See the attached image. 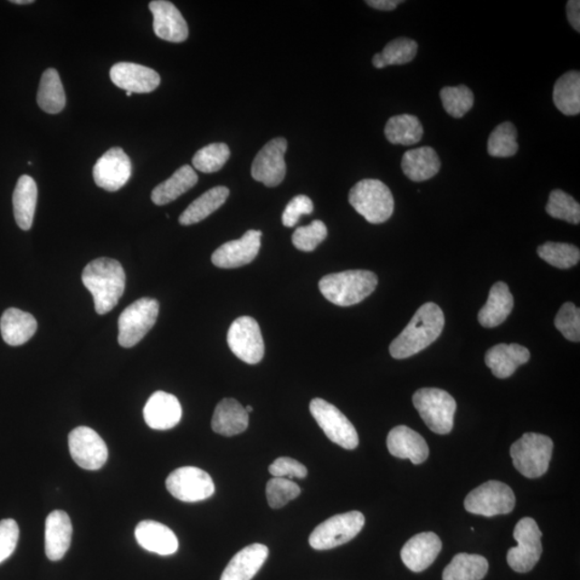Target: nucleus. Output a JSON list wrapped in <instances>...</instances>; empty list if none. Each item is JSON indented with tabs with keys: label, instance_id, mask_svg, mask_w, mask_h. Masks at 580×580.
Segmentation results:
<instances>
[{
	"label": "nucleus",
	"instance_id": "nucleus-14",
	"mask_svg": "<svg viewBox=\"0 0 580 580\" xmlns=\"http://www.w3.org/2000/svg\"><path fill=\"white\" fill-rule=\"evenodd\" d=\"M69 452L79 467L96 471L105 465L109 452L105 441L89 427L73 429L68 436Z\"/></svg>",
	"mask_w": 580,
	"mask_h": 580
},
{
	"label": "nucleus",
	"instance_id": "nucleus-41",
	"mask_svg": "<svg viewBox=\"0 0 580 580\" xmlns=\"http://www.w3.org/2000/svg\"><path fill=\"white\" fill-rule=\"evenodd\" d=\"M539 258L549 265L559 269H570L576 266L580 260V251L575 245L567 243L547 242L538 246Z\"/></svg>",
	"mask_w": 580,
	"mask_h": 580
},
{
	"label": "nucleus",
	"instance_id": "nucleus-13",
	"mask_svg": "<svg viewBox=\"0 0 580 580\" xmlns=\"http://www.w3.org/2000/svg\"><path fill=\"white\" fill-rule=\"evenodd\" d=\"M166 490L183 502H199L214 495L215 485L211 476L196 467L176 469L166 480Z\"/></svg>",
	"mask_w": 580,
	"mask_h": 580
},
{
	"label": "nucleus",
	"instance_id": "nucleus-31",
	"mask_svg": "<svg viewBox=\"0 0 580 580\" xmlns=\"http://www.w3.org/2000/svg\"><path fill=\"white\" fill-rule=\"evenodd\" d=\"M38 199L37 184L30 176H22L17 180L14 193V211L17 223L23 231H30L33 226Z\"/></svg>",
	"mask_w": 580,
	"mask_h": 580
},
{
	"label": "nucleus",
	"instance_id": "nucleus-39",
	"mask_svg": "<svg viewBox=\"0 0 580 580\" xmlns=\"http://www.w3.org/2000/svg\"><path fill=\"white\" fill-rule=\"evenodd\" d=\"M518 151L517 129L512 123L505 122L497 126L488 139V153L492 157H512Z\"/></svg>",
	"mask_w": 580,
	"mask_h": 580
},
{
	"label": "nucleus",
	"instance_id": "nucleus-6",
	"mask_svg": "<svg viewBox=\"0 0 580 580\" xmlns=\"http://www.w3.org/2000/svg\"><path fill=\"white\" fill-rule=\"evenodd\" d=\"M413 404L434 433L448 434L453 428L456 400L439 388H422L413 395Z\"/></svg>",
	"mask_w": 580,
	"mask_h": 580
},
{
	"label": "nucleus",
	"instance_id": "nucleus-43",
	"mask_svg": "<svg viewBox=\"0 0 580 580\" xmlns=\"http://www.w3.org/2000/svg\"><path fill=\"white\" fill-rule=\"evenodd\" d=\"M547 212L548 215L556 218V220L566 221L574 223V225H578L580 223L579 204L561 189H555L550 193Z\"/></svg>",
	"mask_w": 580,
	"mask_h": 580
},
{
	"label": "nucleus",
	"instance_id": "nucleus-54",
	"mask_svg": "<svg viewBox=\"0 0 580 580\" xmlns=\"http://www.w3.org/2000/svg\"><path fill=\"white\" fill-rule=\"evenodd\" d=\"M126 95H128L129 97V96L133 95V93H130V91H126Z\"/></svg>",
	"mask_w": 580,
	"mask_h": 580
},
{
	"label": "nucleus",
	"instance_id": "nucleus-53",
	"mask_svg": "<svg viewBox=\"0 0 580 580\" xmlns=\"http://www.w3.org/2000/svg\"><path fill=\"white\" fill-rule=\"evenodd\" d=\"M246 412L252 413V406L249 405L245 407Z\"/></svg>",
	"mask_w": 580,
	"mask_h": 580
},
{
	"label": "nucleus",
	"instance_id": "nucleus-37",
	"mask_svg": "<svg viewBox=\"0 0 580 580\" xmlns=\"http://www.w3.org/2000/svg\"><path fill=\"white\" fill-rule=\"evenodd\" d=\"M490 564L480 555L458 554L445 567L443 580H481Z\"/></svg>",
	"mask_w": 580,
	"mask_h": 580
},
{
	"label": "nucleus",
	"instance_id": "nucleus-51",
	"mask_svg": "<svg viewBox=\"0 0 580 580\" xmlns=\"http://www.w3.org/2000/svg\"><path fill=\"white\" fill-rule=\"evenodd\" d=\"M366 3L369 5L370 7L377 10L392 11L404 2H402V0H367Z\"/></svg>",
	"mask_w": 580,
	"mask_h": 580
},
{
	"label": "nucleus",
	"instance_id": "nucleus-26",
	"mask_svg": "<svg viewBox=\"0 0 580 580\" xmlns=\"http://www.w3.org/2000/svg\"><path fill=\"white\" fill-rule=\"evenodd\" d=\"M269 549L263 544H252L240 550L229 562L221 580H251L265 565Z\"/></svg>",
	"mask_w": 580,
	"mask_h": 580
},
{
	"label": "nucleus",
	"instance_id": "nucleus-46",
	"mask_svg": "<svg viewBox=\"0 0 580 580\" xmlns=\"http://www.w3.org/2000/svg\"><path fill=\"white\" fill-rule=\"evenodd\" d=\"M555 326L568 341L578 343L580 340L579 308L572 302L565 303L556 316Z\"/></svg>",
	"mask_w": 580,
	"mask_h": 580
},
{
	"label": "nucleus",
	"instance_id": "nucleus-2",
	"mask_svg": "<svg viewBox=\"0 0 580 580\" xmlns=\"http://www.w3.org/2000/svg\"><path fill=\"white\" fill-rule=\"evenodd\" d=\"M82 282L94 297L96 312L103 315L112 311L123 296L126 274L118 261L103 257L84 268Z\"/></svg>",
	"mask_w": 580,
	"mask_h": 580
},
{
	"label": "nucleus",
	"instance_id": "nucleus-3",
	"mask_svg": "<svg viewBox=\"0 0 580 580\" xmlns=\"http://www.w3.org/2000/svg\"><path fill=\"white\" fill-rule=\"evenodd\" d=\"M378 283L376 274L366 270L326 275L319 280L321 294L336 306L350 307L364 301L376 290Z\"/></svg>",
	"mask_w": 580,
	"mask_h": 580
},
{
	"label": "nucleus",
	"instance_id": "nucleus-1",
	"mask_svg": "<svg viewBox=\"0 0 580 580\" xmlns=\"http://www.w3.org/2000/svg\"><path fill=\"white\" fill-rule=\"evenodd\" d=\"M445 316L435 303L428 302L417 309L404 331L390 344L395 359L410 358L438 340L444 329Z\"/></svg>",
	"mask_w": 580,
	"mask_h": 580
},
{
	"label": "nucleus",
	"instance_id": "nucleus-33",
	"mask_svg": "<svg viewBox=\"0 0 580 580\" xmlns=\"http://www.w3.org/2000/svg\"><path fill=\"white\" fill-rule=\"evenodd\" d=\"M229 189L225 186H216L209 189L208 192L201 195L199 198L193 201L188 208L183 212L179 222L183 226L194 225L221 208L226 203L229 196Z\"/></svg>",
	"mask_w": 580,
	"mask_h": 580
},
{
	"label": "nucleus",
	"instance_id": "nucleus-38",
	"mask_svg": "<svg viewBox=\"0 0 580 580\" xmlns=\"http://www.w3.org/2000/svg\"><path fill=\"white\" fill-rule=\"evenodd\" d=\"M418 44L409 38H397L384 48L382 53L373 57V66L382 69L393 65H404L415 59Z\"/></svg>",
	"mask_w": 580,
	"mask_h": 580
},
{
	"label": "nucleus",
	"instance_id": "nucleus-16",
	"mask_svg": "<svg viewBox=\"0 0 580 580\" xmlns=\"http://www.w3.org/2000/svg\"><path fill=\"white\" fill-rule=\"evenodd\" d=\"M133 166L123 148L112 147L97 160L93 176L96 185L107 192H117L128 182Z\"/></svg>",
	"mask_w": 580,
	"mask_h": 580
},
{
	"label": "nucleus",
	"instance_id": "nucleus-18",
	"mask_svg": "<svg viewBox=\"0 0 580 580\" xmlns=\"http://www.w3.org/2000/svg\"><path fill=\"white\" fill-rule=\"evenodd\" d=\"M153 14L154 33L165 42L180 43L188 38V26L179 9L166 0H154L149 3Z\"/></svg>",
	"mask_w": 580,
	"mask_h": 580
},
{
	"label": "nucleus",
	"instance_id": "nucleus-28",
	"mask_svg": "<svg viewBox=\"0 0 580 580\" xmlns=\"http://www.w3.org/2000/svg\"><path fill=\"white\" fill-rule=\"evenodd\" d=\"M401 166L411 181L423 182L439 174L441 160L433 147H423L407 151L402 158Z\"/></svg>",
	"mask_w": 580,
	"mask_h": 580
},
{
	"label": "nucleus",
	"instance_id": "nucleus-47",
	"mask_svg": "<svg viewBox=\"0 0 580 580\" xmlns=\"http://www.w3.org/2000/svg\"><path fill=\"white\" fill-rule=\"evenodd\" d=\"M19 537L20 529L15 520L0 521V564L14 553Z\"/></svg>",
	"mask_w": 580,
	"mask_h": 580
},
{
	"label": "nucleus",
	"instance_id": "nucleus-45",
	"mask_svg": "<svg viewBox=\"0 0 580 580\" xmlns=\"http://www.w3.org/2000/svg\"><path fill=\"white\" fill-rule=\"evenodd\" d=\"M327 227L321 221H313L309 226L299 227L292 234V244L302 252H312L327 238Z\"/></svg>",
	"mask_w": 580,
	"mask_h": 580
},
{
	"label": "nucleus",
	"instance_id": "nucleus-20",
	"mask_svg": "<svg viewBox=\"0 0 580 580\" xmlns=\"http://www.w3.org/2000/svg\"><path fill=\"white\" fill-rule=\"evenodd\" d=\"M442 549V542L433 532L419 533L401 550V559L411 571L419 573L433 564Z\"/></svg>",
	"mask_w": 580,
	"mask_h": 580
},
{
	"label": "nucleus",
	"instance_id": "nucleus-22",
	"mask_svg": "<svg viewBox=\"0 0 580 580\" xmlns=\"http://www.w3.org/2000/svg\"><path fill=\"white\" fill-rule=\"evenodd\" d=\"M387 447L394 457L410 459L414 464H422L429 456L427 442L421 434L406 426L392 429L388 434Z\"/></svg>",
	"mask_w": 580,
	"mask_h": 580
},
{
	"label": "nucleus",
	"instance_id": "nucleus-44",
	"mask_svg": "<svg viewBox=\"0 0 580 580\" xmlns=\"http://www.w3.org/2000/svg\"><path fill=\"white\" fill-rule=\"evenodd\" d=\"M301 490L289 479L272 478L268 481L266 495L270 508L278 509L300 496Z\"/></svg>",
	"mask_w": 580,
	"mask_h": 580
},
{
	"label": "nucleus",
	"instance_id": "nucleus-12",
	"mask_svg": "<svg viewBox=\"0 0 580 580\" xmlns=\"http://www.w3.org/2000/svg\"><path fill=\"white\" fill-rule=\"evenodd\" d=\"M227 342L232 352L246 364L261 363L265 355L261 327L250 316H242L233 321L228 330Z\"/></svg>",
	"mask_w": 580,
	"mask_h": 580
},
{
	"label": "nucleus",
	"instance_id": "nucleus-8",
	"mask_svg": "<svg viewBox=\"0 0 580 580\" xmlns=\"http://www.w3.org/2000/svg\"><path fill=\"white\" fill-rule=\"evenodd\" d=\"M365 522V516L356 510L333 516L315 528L309 536V545L316 550L341 547L358 536Z\"/></svg>",
	"mask_w": 580,
	"mask_h": 580
},
{
	"label": "nucleus",
	"instance_id": "nucleus-27",
	"mask_svg": "<svg viewBox=\"0 0 580 580\" xmlns=\"http://www.w3.org/2000/svg\"><path fill=\"white\" fill-rule=\"evenodd\" d=\"M211 426L215 433L238 435L249 427V413L237 400L223 399L216 406Z\"/></svg>",
	"mask_w": 580,
	"mask_h": 580
},
{
	"label": "nucleus",
	"instance_id": "nucleus-10",
	"mask_svg": "<svg viewBox=\"0 0 580 580\" xmlns=\"http://www.w3.org/2000/svg\"><path fill=\"white\" fill-rule=\"evenodd\" d=\"M515 504L513 490L498 480L485 482L471 491L464 499V508L469 513L485 517L509 514Z\"/></svg>",
	"mask_w": 580,
	"mask_h": 580
},
{
	"label": "nucleus",
	"instance_id": "nucleus-30",
	"mask_svg": "<svg viewBox=\"0 0 580 580\" xmlns=\"http://www.w3.org/2000/svg\"><path fill=\"white\" fill-rule=\"evenodd\" d=\"M4 341L11 347H19L30 341L37 331V320L30 313L11 308L0 319Z\"/></svg>",
	"mask_w": 580,
	"mask_h": 580
},
{
	"label": "nucleus",
	"instance_id": "nucleus-11",
	"mask_svg": "<svg viewBox=\"0 0 580 580\" xmlns=\"http://www.w3.org/2000/svg\"><path fill=\"white\" fill-rule=\"evenodd\" d=\"M309 412L327 438L333 443L349 451L358 446L357 432L338 407L323 399L316 398L309 404Z\"/></svg>",
	"mask_w": 580,
	"mask_h": 580
},
{
	"label": "nucleus",
	"instance_id": "nucleus-49",
	"mask_svg": "<svg viewBox=\"0 0 580 580\" xmlns=\"http://www.w3.org/2000/svg\"><path fill=\"white\" fill-rule=\"evenodd\" d=\"M313 210L314 204L312 200L306 196V195H299V196L292 198L289 204L286 205L282 216L283 225L290 228L296 226L301 215L311 214Z\"/></svg>",
	"mask_w": 580,
	"mask_h": 580
},
{
	"label": "nucleus",
	"instance_id": "nucleus-21",
	"mask_svg": "<svg viewBox=\"0 0 580 580\" xmlns=\"http://www.w3.org/2000/svg\"><path fill=\"white\" fill-rule=\"evenodd\" d=\"M143 416L149 428L169 430L181 422L182 406L174 395L157 392L147 400Z\"/></svg>",
	"mask_w": 580,
	"mask_h": 580
},
{
	"label": "nucleus",
	"instance_id": "nucleus-9",
	"mask_svg": "<svg viewBox=\"0 0 580 580\" xmlns=\"http://www.w3.org/2000/svg\"><path fill=\"white\" fill-rule=\"evenodd\" d=\"M542 537L537 521L530 517L516 525L514 538L518 545L508 553V564L515 572L528 573L537 566L543 554Z\"/></svg>",
	"mask_w": 580,
	"mask_h": 580
},
{
	"label": "nucleus",
	"instance_id": "nucleus-25",
	"mask_svg": "<svg viewBox=\"0 0 580 580\" xmlns=\"http://www.w3.org/2000/svg\"><path fill=\"white\" fill-rule=\"evenodd\" d=\"M72 538V525L62 510H54L45 520V555L51 561L64 558Z\"/></svg>",
	"mask_w": 580,
	"mask_h": 580
},
{
	"label": "nucleus",
	"instance_id": "nucleus-48",
	"mask_svg": "<svg viewBox=\"0 0 580 580\" xmlns=\"http://www.w3.org/2000/svg\"><path fill=\"white\" fill-rule=\"evenodd\" d=\"M269 473L272 475V478L306 479L308 469L295 459L280 457L270 465Z\"/></svg>",
	"mask_w": 580,
	"mask_h": 580
},
{
	"label": "nucleus",
	"instance_id": "nucleus-15",
	"mask_svg": "<svg viewBox=\"0 0 580 580\" xmlns=\"http://www.w3.org/2000/svg\"><path fill=\"white\" fill-rule=\"evenodd\" d=\"M286 149L287 141L284 138H277V139L268 142L256 155L254 162H252V179L265 184L268 187L280 185L286 176L284 159Z\"/></svg>",
	"mask_w": 580,
	"mask_h": 580
},
{
	"label": "nucleus",
	"instance_id": "nucleus-42",
	"mask_svg": "<svg viewBox=\"0 0 580 580\" xmlns=\"http://www.w3.org/2000/svg\"><path fill=\"white\" fill-rule=\"evenodd\" d=\"M229 157L231 149L225 143H212L195 154L193 166L204 174H214L223 168Z\"/></svg>",
	"mask_w": 580,
	"mask_h": 580
},
{
	"label": "nucleus",
	"instance_id": "nucleus-36",
	"mask_svg": "<svg viewBox=\"0 0 580 580\" xmlns=\"http://www.w3.org/2000/svg\"><path fill=\"white\" fill-rule=\"evenodd\" d=\"M385 136L392 145L413 146L422 140L423 128L417 117L401 114L388 119Z\"/></svg>",
	"mask_w": 580,
	"mask_h": 580
},
{
	"label": "nucleus",
	"instance_id": "nucleus-17",
	"mask_svg": "<svg viewBox=\"0 0 580 580\" xmlns=\"http://www.w3.org/2000/svg\"><path fill=\"white\" fill-rule=\"evenodd\" d=\"M261 231H249L239 240L229 241L212 255L214 266L223 269L239 268L255 260L261 244Z\"/></svg>",
	"mask_w": 580,
	"mask_h": 580
},
{
	"label": "nucleus",
	"instance_id": "nucleus-7",
	"mask_svg": "<svg viewBox=\"0 0 580 580\" xmlns=\"http://www.w3.org/2000/svg\"><path fill=\"white\" fill-rule=\"evenodd\" d=\"M159 303L152 298H141L126 308L119 319V343L130 348L139 343L157 323Z\"/></svg>",
	"mask_w": 580,
	"mask_h": 580
},
{
	"label": "nucleus",
	"instance_id": "nucleus-35",
	"mask_svg": "<svg viewBox=\"0 0 580 580\" xmlns=\"http://www.w3.org/2000/svg\"><path fill=\"white\" fill-rule=\"evenodd\" d=\"M553 99L556 109L565 116H577L580 112V73L568 71L556 80Z\"/></svg>",
	"mask_w": 580,
	"mask_h": 580
},
{
	"label": "nucleus",
	"instance_id": "nucleus-4",
	"mask_svg": "<svg viewBox=\"0 0 580 580\" xmlns=\"http://www.w3.org/2000/svg\"><path fill=\"white\" fill-rule=\"evenodd\" d=\"M349 204L371 223H382L392 217L395 200L387 185L380 180L366 179L350 189Z\"/></svg>",
	"mask_w": 580,
	"mask_h": 580
},
{
	"label": "nucleus",
	"instance_id": "nucleus-19",
	"mask_svg": "<svg viewBox=\"0 0 580 580\" xmlns=\"http://www.w3.org/2000/svg\"><path fill=\"white\" fill-rule=\"evenodd\" d=\"M110 78L118 88L133 94L152 93L160 84L157 71L134 62H118L111 68Z\"/></svg>",
	"mask_w": 580,
	"mask_h": 580
},
{
	"label": "nucleus",
	"instance_id": "nucleus-5",
	"mask_svg": "<svg viewBox=\"0 0 580 580\" xmlns=\"http://www.w3.org/2000/svg\"><path fill=\"white\" fill-rule=\"evenodd\" d=\"M554 442L547 435L526 433L510 447L514 467L528 479L547 472L553 457Z\"/></svg>",
	"mask_w": 580,
	"mask_h": 580
},
{
	"label": "nucleus",
	"instance_id": "nucleus-23",
	"mask_svg": "<svg viewBox=\"0 0 580 580\" xmlns=\"http://www.w3.org/2000/svg\"><path fill=\"white\" fill-rule=\"evenodd\" d=\"M529 349L519 344H498L488 349L485 363L498 378L512 376L518 366L530 360Z\"/></svg>",
	"mask_w": 580,
	"mask_h": 580
},
{
	"label": "nucleus",
	"instance_id": "nucleus-52",
	"mask_svg": "<svg viewBox=\"0 0 580 580\" xmlns=\"http://www.w3.org/2000/svg\"><path fill=\"white\" fill-rule=\"evenodd\" d=\"M10 3L14 5H31L33 4V0H11Z\"/></svg>",
	"mask_w": 580,
	"mask_h": 580
},
{
	"label": "nucleus",
	"instance_id": "nucleus-34",
	"mask_svg": "<svg viewBox=\"0 0 580 580\" xmlns=\"http://www.w3.org/2000/svg\"><path fill=\"white\" fill-rule=\"evenodd\" d=\"M37 102L38 106L49 114H57L64 110L66 94L60 73L56 69L50 68L43 72L39 85Z\"/></svg>",
	"mask_w": 580,
	"mask_h": 580
},
{
	"label": "nucleus",
	"instance_id": "nucleus-50",
	"mask_svg": "<svg viewBox=\"0 0 580 580\" xmlns=\"http://www.w3.org/2000/svg\"><path fill=\"white\" fill-rule=\"evenodd\" d=\"M567 20L577 33L580 32V2L570 0L566 5Z\"/></svg>",
	"mask_w": 580,
	"mask_h": 580
},
{
	"label": "nucleus",
	"instance_id": "nucleus-32",
	"mask_svg": "<svg viewBox=\"0 0 580 580\" xmlns=\"http://www.w3.org/2000/svg\"><path fill=\"white\" fill-rule=\"evenodd\" d=\"M197 182L196 171L191 166H183L170 179L160 183L153 189L152 201L157 205L168 204L196 185Z\"/></svg>",
	"mask_w": 580,
	"mask_h": 580
},
{
	"label": "nucleus",
	"instance_id": "nucleus-40",
	"mask_svg": "<svg viewBox=\"0 0 580 580\" xmlns=\"http://www.w3.org/2000/svg\"><path fill=\"white\" fill-rule=\"evenodd\" d=\"M440 96L445 111L452 118L464 117L474 105L473 91L465 85L446 86Z\"/></svg>",
	"mask_w": 580,
	"mask_h": 580
},
{
	"label": "nucleus",
	"instance_id": "nucleus-29",
	"mask_svg": "<svg viewBox=\"0 0 580 580\" xmlns=\"http://www.w3.org/2000/svg\"><path fill=\"white\" fill-rule=\"evenodd\" d=\"M514 308V297L508 284L498 282L492 286L487 303L479 313V321L486 328H495L504 323Z\"/></svg>",
	"mask_w": 580,
	"mask_h": 580
},
{
	"label": "nucleus",
	"instance_id": "nucleus-24",
	"mask_svg": "<svg viewBox=\"0 0 580 580\" xmlns=\"http://www.w3.org/2000/svg\"><path fill=\"white\" fill-rule=\"evenodd\" d=\"M135 536L142 548L160 556L174 555L179 548L174 531L157 521H141L136 528Z\"/></svg>",
	"mask_w": 580,
	"mask_h": 580
}]
</instances>
